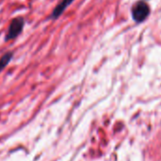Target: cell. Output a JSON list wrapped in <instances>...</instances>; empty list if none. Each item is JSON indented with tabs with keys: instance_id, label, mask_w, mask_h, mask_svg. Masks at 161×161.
Returning <instances> with one entry per match:
<instances>
[{
	"instance_id": "1",
	"label": "cell",
	"mask_w": 161,
	"mask_h": 161,
	"mask_svg": "<svg viewBox=\"0 0 161 161\" xmlns=\"http://www.w3.org/2000/svg\"><path fill=\"white\" fill-rule=\"evenodd\" d=\"M25 24H26V21L23 16H16L13 18L9 24L4 41L9 42V41L15 40L23 32Z\"/></svg>"
},
{
	"instance_id": "2",
	"label": "cell",
	"mask_w": 161,
	"mask_h": 161,
	"mask_svg": "<svg viewBox=\"0 0 161 161\" xmlns=\"http://www.w3.org/2000/svg\"><path fill=\"white\" fill-rule=\"evenodd\" d=\"M132 18L133 20L137 23L140 24L143 21H145L150 13H151V9L149 4L144 1V0H140V1H137L132 8Z\"/></svg>"
},
{
	"instance_id": "3",
	"label": "cell",
	"mask_w": 161,
	"mask_h": 161,
	"mask_svg": "<svg viewBox=\"0 0 161 161\" xmlns=\"http://www.w3.org/2000/svg\"><path fill=\"white\" fill-rule=\"evenodd\" d=\"M74 0H60V2L56 5V7L53 9L52 13L49 15L50 20H56L58 19L67 9L68 6H70L73 3Z\"/></svg>"
},
{
	"instance_id": "4",
	"label": "cell",
	"mask_w": 161,
	"mask_h": 161,
	"mask_svg": "<svg viewBox=\"0 0 161 161\" xmlns=\"http://www.w3.org/2000/svg\"><path fill=\"white\" fill-rule=\"evenodd\" d=\"M14 51L12 50H9V51H6L5 53H3L0 57V73L3 72L4 69L10 64V63L12 62L13 58H14Z\"/></svg>"
}]
</instances>
